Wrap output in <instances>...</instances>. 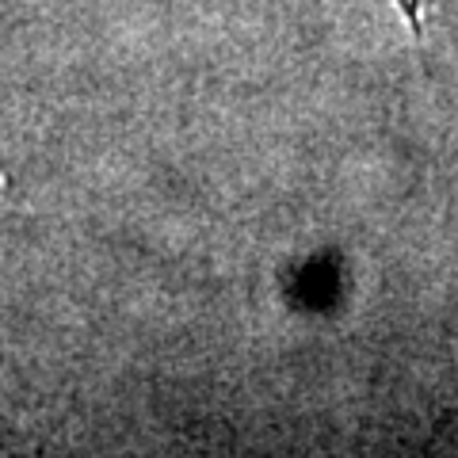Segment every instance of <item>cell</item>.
Instances as JSON below:
<instances>
[{
    "label": "cell",
    "instance_id": "cell-1",
    "mask_svg": "<svg viewBox=\"0 0 458 458\" xmlns=\"http://www.w3.org/2000/svg\"><path fill=\"white\" fill-rule=\"evenodd\" d=\"M397 8H401V16L409 20V31L412 35H424V0H397Z\"/></svg>",
    "mask_w": 458,
    "mask_h": 458
}]
</instances>
